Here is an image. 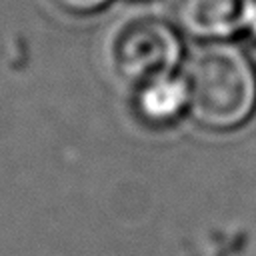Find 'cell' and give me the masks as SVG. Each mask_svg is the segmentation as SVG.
<instances>
[{
    "mask_svg": "<svg viewBox=\"0 0 256 256\" xmlns=\"http://www.w3.org/2000/svg\"><path fill=\"white\" fill-rule=\"evenodd\" d=\"M112 72L128 86L140 88L174 74L182 62V38L174 22L144 16L122 22L108 40Z\"/></svg>",
    "mask_w": 256,
    "mask_h": 256,
    "instance_id": "obj_2",
    "label": "cell"
},
{
    "mask_svg": "<svg viewBox=\"0 0 256 256\" xmlns=\"http://www.w3.org/2000/svg\"><path fill=\"white\" fill-rule=\"evenodd\" d=\"M248 0H170L176 28L198 40H228L242 32Z\"/></svg>",
    "mask_w": 256,
    "mask_h": 256,
    "instance_id": "obj_3",
    "label": "cell"
},
{
    "mask_svg": "<svg viewBox=\"0 0 256 256\" xmlns=\"http://www.w3.org/2000/svg\"><path fill=\"white\" fill-rule=\"evenodd\" d=\"M50 2L68 16H92L108 8L112 0H50Z\"/></svg>",
    "mask_w": 256,
    "mask_h": 256,
    "instance_id": "obj_5",
    "label": "cell"
},
{
    "mask_svg": "<svg viewBox=\"0 0 256 256\" xmlns=\"http://www.w3.org/2000/svg\"><path fill=\"white\" fill-rule=\"evenodd\" d=\"M242 34H246L252 42H256V0H248L242 20Z\"/></svg>",
    "mask_w": 256,
    "mask_h": 256,
    "instance_id": "obj_6",
    "label": "cell"
},
{
    "mask_svg": "<svg viewBox=\"0 0 256 256\" xmlns=\"http://www.w3.org/2000/svg\"><path fill=\"white\" fill-rule=\"evenodd\" d=\"M188 112L210 130H234L256 112V66L228 40H208L184 64Z\"/></svg>",
    "mask_w": 256,
    "mask_h": 256,
    "instance_id": "obj_1",
    "label": "cell"
},
{
    "mask_svg": "<svg viewBox=\"0 0 256 256\" xmlns=\"http://www.w3.org/2000/svg\"><path fill=\"white\" fill-rule=\"evenodd\" d=\"M142 116L152 122H170L188 108V92L182 74H168L136 88Z\"/></svg>",
    "mask_w": 256,
    "mask_h": 256,
    "instance_id": "obj_4",
    "label": "cell"
}]
</instances>
